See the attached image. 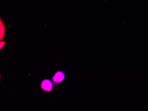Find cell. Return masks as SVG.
<instances>
[{
	"label": "cell",
	"mask_w": 148,
	"mask_h": 111,
	"mask_svg": "<svg viewBox=\"0 0 148 111\" xmlns=\"http://www.w3.org/2000/svg\"><path fill=\"white\" fill-rule=\"evenodd\" d=\"M6 27L4 24V22H2V20L1 19V40L5 37V33Z\"/></svg>",
	"instance_id": "cell-3"
},
{
	"label": "cell",
	"mask_w": 148,
	"mask_h": 111,
	"mask_svg": "<svg viewBox=\"0 0 148 111\" xmlns=\"http://www.w3.org/2000/svg\"><path fill=\"white\" fill-rule=\"evenodd\" d=\"M6 42H1V50L2 49V48H3V47H4V45H5V44Z\"/></svg>",
	"instance_id": "cell-4"
},
{
	"label": "cell",
	"mask_w": 148,
	"mask_h": 111,
	"mask_svg": "<svg viewBox=\"0 0 148 111\" xmlns=\"http://www.w3.org/2000/svg\"><path fill=\"white\" fill-rule=\"evenodd\" d=\"M65 78V74L64 72L60 71H57L52 76V80L55 86L62 82Z\"/></svg>",
	"instance_id": "cell-1"
},
{
	"label": "cell",
	"mask_w": 148,
	"mask_h": 111,
	"mask_svg": "<svg viewBox=\"0 0 148 111\" xmlns=\"http://www.w3.org/2000/svg\"><path fill=\"white\" fill-rule=\"evenodd\" d=\"M53 84L52 82L49 79H45L41 82L40 88L45 92H50L53 89Z\"/></svg>",
	"instance_id": "cell-2"
}]
</instances>
